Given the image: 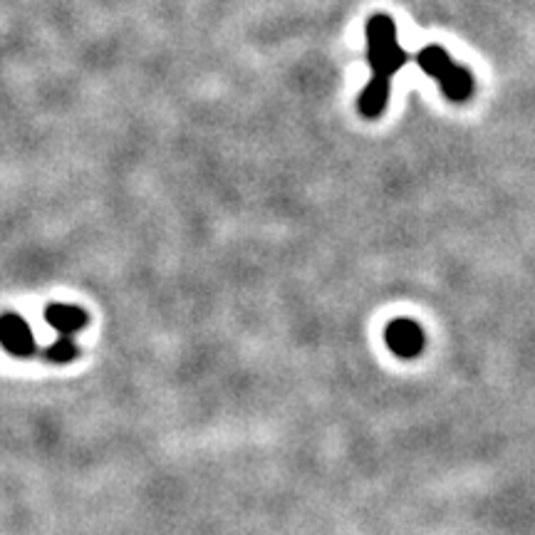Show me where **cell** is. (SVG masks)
I'll return each mask as SVG.
<instances>
[{
    "mask_svg": "<svg viewBox=\"0 0 535 535\" xmlns=\"http://www.w3.org/2000/svg\"><path fill=\"white\" fill-rule=\"evenodd\" d=\"M414 60H417V65L427 72L431 80L439 82L446 100L451 102L469 100L471 90H474V80H471L469 70L456 65L444 48H439V45H429V48L419 50Z\"/></svg>",
    "mask_w": 535,
    "mask_h": 535,
    "instance_id": "obj_2",
    "label": "cell"
},
{
    "mask_svg": "<svg viewBox=\"0 0 535 535\" xmlns=\"http://www.w3.org/2000/svg\"><path fill=\"white\" fill-rule=\"evenodd\" d=\"M367 60L372 77L360 95V112L367 119H377L387 107L389 82L409 60L397 40V25L389 15H372L367 20Z\"/></svg>",
    "mask_w": 535,
    "mask_h": 535,
    "instance_id": "obj_1",
    "label": "cell"
},
{
    "mask_svg": "<svg viewBox=\"0 0 535 535\" xmlns=\"http://www.w3.org/2000/svg\"><path fill=\"white\" fill-rule=\"evenodd\" d=\"M45 320H48V325L57 330V335H67L72 337L75 332H80L82 327H87V313L82 308H77V305H62V303H55V305H48V310H45Z\"/></svg>",
    "mask_w": 535,
    "mask_h": 535,
    "instance_id": "obj_5",
    "label": "cell"
},
{
    "mask_svg": "<svg viewBox=\"0 0 535 535\" xmlns=\"http://www.w3.org/2000/svg\"><path fill=\"white\" fill-rule=\"evenodd\" d=\"M0 347H3L8 355L20 357H33L38 352V345H35V337L30 325L20 318L18 313H3L0 315Z\"/></svg>",
    "mask_w": 535,
    "mask_h": 535,
    "instance_id": "obj_3",
    "label": "cell"
},
{
    "mask_svg": "<svg viewBox=\"0 0 535 535\" xmlns=\"http://www.w3.org/2000/svg\"><path fill=\"white\" fill-rule=\"evenodd\" d=\"M77 345L72 337L67 335H60L57 340L53 342V345L45 350V360L48 362H55V365H67V362H72L77 357Z\"/></svg>",
    "mask_w": 535,
    "mask_h": 535,
    "instance_id": "obj_6",
    "label": "cell"
},
{
    "mask_svg": "<svg viewBox=\"0 0 535 535\" xmlns=\"http://www.w3.org/2000/svg\"><path fill=\"white\" fill-rule=\"evenodd\" d=\"M384 340H387L389 350L397 357H402V360H412V357L422 355L424 345H427L422 325L407 318L394 320L384 332Z\"/></svg>",
    "mask_w": 535,
    "mask_h": 535,
    "instance_id": "obj_4",
    "label": "cell"
}]
</instances>
